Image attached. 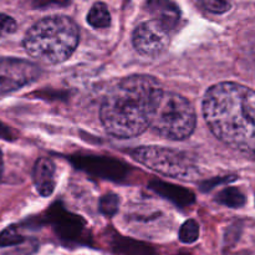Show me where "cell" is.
Instances as JSON below:
<instances>
[{
	"mask_svg": "<svg viewBox=\"0 0 255 255\" xmlns=\"http://www.w3.org/2000/svg\"><path fill=\"white\" fill-rule=\"evenodd\" d=\"M203 116L217 138L238 151L254 154L255 94L237 82H221L204 95Z\"/></svg>",
	"mask_w": 255,
	"mask_h": 255,
	"instance_id": "obj_1",
	"label": "cell"
},
{
	"mask_svg": "<svg viewBox=\"0 0 255 255\" xmlns=\"http://www.w3.org/2000/svg\"><path fill=\"white\" fill-rule=\"evenodd\" d=\"M162 90L159 82L148 75L122 79L102 102L100 119L105 129L117 138H132L143 133Z\"/></svg>",
	"mask_w": 255,
	"mask_h": 255,
	"instance_id": "obj_2",
	"label": "cell"
},
{
	"mask_svg": "<svg viewBox=\"0 0 255 255\" xmlns=\"http://www.w3.org/2000/svg\"><path fill=\"white\" fill-rule=\"evenodd\" d=\"M79 27L64 15L39 20L24 37V47L30 56L45 64H59L69 59L79 45Z\"/></svg>",
	"mask_w": 255,
	"mask_h": 255,
	"instance_id": "obj_3",
	"label": "cell"
},
{
	"mask_svg": "<svg viewBox=\"0 0 255 255\" xmlns=\"http://www.w3.org/2000/svg\"><path fill=\"white\" fill-rule=\"evenodd\" d=\"M197 117L193 106L186 97L162 90L149 119L152 128L164 138L182 141L193 133Z\"/></svg>",
	"mask_w": 255,
	"mask_h": 255,
	"instance_id": "obj_4",
	"label": "cell"
},
{
	"mask_svg": "<svg viewBox=\"0 0 255 255\" xmlns=\"http://www.w3.org/2000/svg\"><path fill=\"white\" fill-rule=\"evenodd\" d=\"M132 157L147 168L182 181H194L198 167L187 154L158 146H143L132 151Z\"/></svg>",
	"mask_w": 255,
	"mask_h": 255,
	"instance_id": "obj_5",
	"label": "cell"
},
{
	"mask_svg": "<svg viewBox=\"0 0 255 255\" xmlns=\"http://www.w3.org/2000/svg\"><path fill=\"white\" fill-rule=\"evenodd\" d=\"M132 42L138 54L148 57L159 56L168 49L171 30L157 20H148L134 29Z\"/></svg>",
	"mask_w": 255,
	"mask_h": 255,
	"instance_id": "obj_6",
	"label": "cell"
},
{
	"mask_svg": "<svg viewBox=\"0 0 255 255\" xmlns=\"http://www.w3.org/2000/svg\"><path fill=\"white\" fill-rule=\"evenodd\" d=\"M40 70L32 62L14 57H0V94H9L31 84Z\"/></svg>",
	"mask_w": 255,
	"mask_h": 255,
	"instance_id": "obj_7",
	"label": "cell"
},
{
	"mask_svg": "<svg viewBox=\"0 0 255 255\" xmlns=\"http://www.w3.org/2000/svg\"><path fill=\"white\" fill-rule=\"evenodd\" d=\"M146 9L154 20L172 30L181 20V10L172 0H147Z\"/></svg>",
	"mask_w": 255,
	"mask_h": 255,
	"instance_id": "obj_8",
	"label": "cell"
},
{
	"mask_svg": "<svg viewBox=\"0 0 255 255\" xmlns=\"http://www.w3.org/2000/svg\"><path fill=\"white\" fill-rule=\"evenodd\" d=\"M32 179L37 192L42 197L51 196L55 189V164L51 159L41 157L35 162Z\"/></svg>",
	"mask_w": 255,
	"mask_h": 255,
	"instance_id": "obj_9",
	"label": "cell"
},
{
	"mask_svg": "<svg viewBox=\"0 0 255 255\" xmlns=\"http://www.w3.org/2000/svg\"><path fill=\"white\" fill-rule=\"evenodd\" d=\"M87 22L95 29L109 27L111 24V15L106 4L99 1L95 2L87 14Z\"/></svg>",
	"mask_w": 255,
	"mask_h": 255,
	"instance_id": "obj_10",
	"label": "cell"
},
{
	"mask_svg": "<svg viewBox=\"0 0 255 255\" xmlns=\"http://www.w3.org/2000/svg\"><path fill=\"white\" fill-rule=\"evenodd\" d=\"M154 189H157L158 192L163 193L164 196L168 197L169 199H172V201L177 204H189L194 201L193 194H192L191 192L182 188H176V187L172 186V184L156 183Z\"/></svg>",
	"mask_w": 255,
	"mask_h": 255,
	"instance_id": "obj_11",
	"label": "cell"
},
{
	"mask_svg": "<svg viewBox=\"0 0 255 255\" xmlns=\"http://www.w3.org/2000/svg\"><path fill=\"white\" fill-rule=\"evenodd\" d=\"M217 201L223 206L231 207V208H239L246 203V196L238 188L229 187V188L223 189L218 194Z\"/></svg>",
	"mask_w": 255,
	"mask_h": 255,
	"instance_id": "obj_12",
	"label": "cell"
},
{
	"mask_svg": "<svg viewBox=\"0 0 255 255\" xmlns=\"http://www.w3.org/2000/svg\"><path fill=\"white\" fill-rule=\"evenodd\" d=\"M199 226L194 219H188L179 229V239L182 243L192 244L198 239Z\"/></svg>",
	"mask_w": 255,
	"mask_h": 255,
	"instance_id": "obj_13",
	"label": "cell"
},
{
	"mask_svg": "<svg viewBox=\"0 0 255 255\" xmlns=\"http://www.w3.org/2000/svg\"><path fill=\"white\" fill-rule=\"evenodd\" d=\"M25 241L16 226H10L0 233V247H11Z\"/></svg>",
	"mask_w": 255,
	"mask_h": 255,
	"instance_id": "obj_14",
	"label": "cell"
},
{
	"mask_svg": "<svg viewBox=\"0 0 255 255\" xmlns=\"http://www.w3.org/2000/svg\"><path fill=\"white\" fill-rule=\"evenodd\" d=\"M199 4L209 12L223 14L231 9V0H198Z\"/></svg>",
	"mask_w": 255,
	"mask_h": 255,
	"instance_id": "obj_15",
	"label": "cell"
},
{
	"mask_svg": "<svg viewBox=\"0 0 255 255\" xmlns=\"http://www.w3.org/2000/svg\"><path fill=\"white\" fill-rule=\"evenodd\" d=\"M100 209L106 216H114L119 209V197L112 193L105 196L100 203Z\"/></svg>",
	"mask_w": 255,
	"mask_h": 255,
	"instance_id": "obj_16",
	"label": "cell"
},
{
	"mask_svg": "<svg viewBox=\"0 0 255 255\" xmlns=\"http://www.w3.org/2000/svg\"><path fill=\"white\" fill-rule=\"evenodd\" d=\"M16 21L6 14H0V37H5L16 31Z\"/></svg>",
	"mask_w": 255,
	"mask_h": 255,
	"instance_id": "obj_17",
	"label": "cell"
},
{
	"mask_svg": "<svg viewBox=\"0 0 255 255\" xmlns=\"http://www.w3.org/2000/svg\"><path fill=\"white\" fill-rule=\"evenodd\" d=\"M71 0H31L32 5L36 7H49V6H64Z\"/></svg>",
	"mask_w": 255,
	"mask_h": 255,
	"instance_id": "obj_18",
	"label": "cell"
},
{
	"mask_svg": "<svg viewBox=\"0 0 255 255\" xmlns=\"http://www.w3.org/2000/svg\"><path fill=\"white\" fill-rule=\"evenodd\" d=\"M2 171V153L1 151H0V173H1Z\"/></svg>",
	"mask_w": 255,
	"mask_h": 255,
	"instance_id": "obj_19",
	"label": "cell"
}]
</instances>
